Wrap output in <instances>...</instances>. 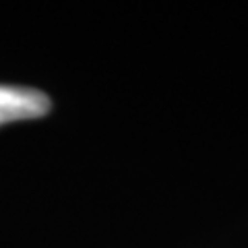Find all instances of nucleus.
<instances>
[{"label": "nucleus", "instance_id": "nucleus-1", "mask_svg": "<svg viewBox=\"0 0 248 248\" xmlns=\"http://www.w3.org/2000/svg\"><path fill=\"white\" fill-rule=\"evenodd\" d=\"M50 112V97L40 89L0 85V126L17 120L42 118Z\"/></svg>", "mask_w": 248, "mask_h": 248}]
</instances>
